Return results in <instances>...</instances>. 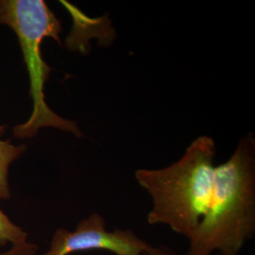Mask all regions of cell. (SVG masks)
Wrapping results in <instances>:
<instances>
[{"mask_svg": "<svg viewBox=\"0 0 255 255\" xmlns=\"http://www.w3.org/2000/svg\"><path fill=\"white\" fill-rule=\"evenodd\" d=\"M39 251V247L35 243L27 241V243L12 246L8 251L0 253V255H35Z\"/></svg>", "mask_w": 255, "mask_h": 255, "instance_id": "obj_7", "label": "cell"}, {"mask_svg": "<svg viewBox=\"0 0 255 255\" xmlns=\"http://www.w3.org/2000/svg\"><path fill=\"white\" fill-rule=\"evenodd\" d=\"M142 255H178L171 248L164 246V245H159V246H150L147 248ZM218 255H238L237 253L233 252H219Z\"/></svg>", "mask_w": 255, "mask_h": 255, "instance_id": "obj_8", "label": "cell"}, {"mask_svg": "<svg viewBox=\"0 0 255 255\" xmlns=\"http://www.w3.org/2000/svg\"><path fill=\"white\" fill-rule=\"evenodd\" d=\"M255 235V140L243 137L225 163L217 165L209 212L188 240L186 255L239 252Z\"/></svg>", "mask_w": 255, "mask_h": 255, "instance_id": "obj_2", "label": "cell"}, {"mask_svg": "<svg viewBox=\"0 0 255 255\" xmlns=\"http://www.w3.org/2000/svg\"><path fill=\"white\" fill-rule=\"evenodd\" d=\"M26 150L25 145L14 146L9 140L0 139V199L10 198L9 183V170L10 164Z\"/></svg>", "mask_w": 255, "mask_h": 255, "instance_id": "obj_5", "label": "cell"}, {"mask_svg": "<svg viewBox=\"0 0 255 255\" xmlns=\"http://www.w3.org/2000/svg\"><path fill=\"white\" fill-rule=\"evenodd\" d=\"M5 133V127L3 125H0V136Z\"/></svg>", "mask_w": 255, "mask_h": 255, "instance_id": "obj_9", "label": "cell"}, {"mask_svg": "<svg viewBox=\"0 0 255 255\" xmlns=\"http://www.w3.org/2000/svg\"><path fill=\"white\" fill-rule=\"evenodd\" d=\"M216 143L201 136L182 158L161 169H137L135 180L151 199L146 220L188 239L209 212L215 195Z\"/></svg>", "mask_w": 255, "mask_h": 255, "instance_id": "obj_1", "label": "cell"}, {"mask_svg": "<svg viewBox=\"0 0 255 255\" xmlns=\"http://www.w3.org/2000/svg\"><path fill=\"white\" fill-rule=\"evenodd\" d=\"M149 246L130 229L108 230L102 215L93 213L81 220L74 231L57 229L48 250L42 255H71L94 250L115 255H142Z\"/></svg>", "mask_w": 255, "mask_h": 255, "instance_id": "obj_4", "label": "cell"}, {"mask_svg": "<svg viewBox=\"0 0 255 255\" xmlns=\"http://www.w3.org/2000/svg\"><path fill=\"white\" fill-rule=\"evenodd\" d=\"M0 25L10 27L18 39L29 77L33 110L29 119L13 128L19 139L35 136L42 128H56L82 137L76 122L58 116L48 107L44 88L51 68L43 60L41 44L47 37L61 44V23L43 0H0Z\"/></svg>", "mask_w": 255, "mask_h": 255, "instance_id": "obj_3", "label": "cell"}, {"mask_svg": "<svg viewBox=\"0 0 255 255\" xmlns=\"http://www.w3.org/2000/svg\"><path fill=\"white\" fill-rule=\"evenodd\" d=\"M28 234L13 223L9 217L0 209V246H18L27 243Z\"/></svg>", "mask_w": 255, "mask_h": 255, "instance_id": "obj_6", "label": "cell"}]
</instances>
